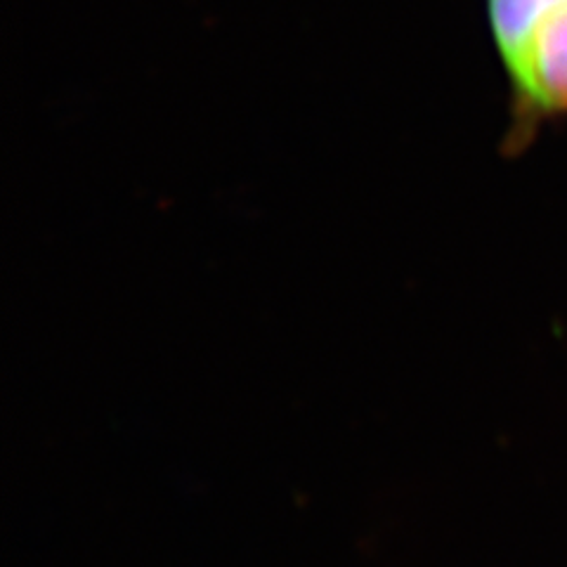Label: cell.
<instances>
[{"label": "cell", "mask_w": 567, "mask_h": 567, "mask_svg": "<svg viewBox=\"0 0 567 567\" xmlns=\"http://www.w3.org/2000/svg\"><path fill=\"white\" fill-rule=\"evenodd\" d=\"M483 12L506 81L513 156L567 121V0H483Z\"/></svg>", "instance_id": "cell-1"}]
</instances>
